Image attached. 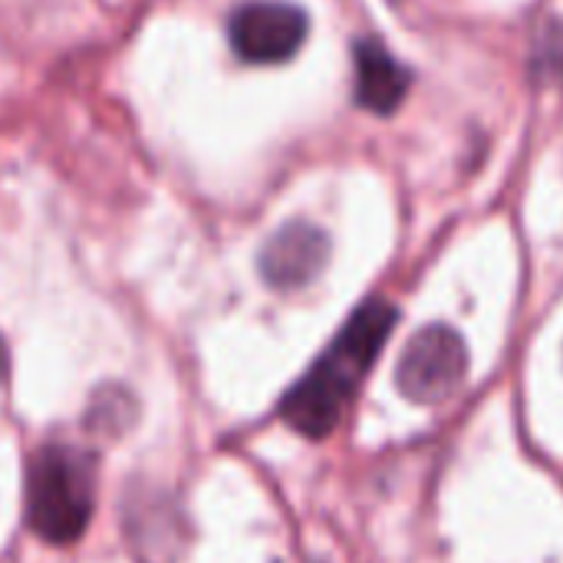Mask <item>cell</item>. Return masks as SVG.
<instances>
[{
	"label": "cell",
	"mask_w": 563,
	"mask_h": 563,
	"mask_svg": "<svg viewBox=\"0 0 563 563\" xmlns=\"http://www.w3.org/2000/svg\"><path fill=\"white\" fill-rule=\"evenodd\" d=\"M399 310L383 300H363L330 346L317 356V363L290 386L280 402V419L303 439H327L343 422L366 376L373 373L383 346L393 336Z\"/></svg>",
	"instance_id": "cell-1"
},
{
	"label": "cell",
	"mask_w": 563,
	"mask_h": 563,
	"mask_svg": "<svg viewBox=\"0 0 563 563\" xmlns=\"http://www.w3.org/2000/svg\"><path fill=\"white\" fill-rule=\"evenodd\" d=\"M96 511V459L76 445H43L26 468V521L49 544H76Z\"/></svg>",
	"instance_id": "cell-2"
},
{
	"label": "cell",
	"mask_w": 563,
	"mask_h": 563,
	"mask_svg": "<svg viewBox=\"0 0 563 563\" xmlns=\"http://www.w3.org/2000/svg\"><path fill=\"white\" fill-rule=\"evenodd\" d=\"M468 376V346L459 330L429 323L409 336L399 363L396 386L412 406H442Z\"/></svg>",
	"instance_id": "cell-3"
},
{
	"label": "cell",
	"mask_w": 563,
	"mask_h": 563,
	"mask_svg": "<svg viewBox=\"0 0 563 563\" xmlns=\"http://www.w3.org/2000/svg\"><path fill=\"white\" fill-rule=\"evenodd\" d=\"M307 13L284 0H251L241 3L228 20L231 49L254 66L287 63L300 53L307 40Z\"/></svg>",
	"instance_id": "cell-4"
},
{
	"label": "cell",
	"mask_w": 563,
	"mask_h": 563,
	"mask_svg": "<svg viewBox=\"0 0 563 563\" xmlns=\"http://www.w3.org/2000/svg\"><path fill=\"white\" fill-rule=\"evenodd\" d=\"M330 257V238L310 221H287L261 247V277L277 290H300L320 277Z\"/></svg>",
	"instance_id": "cell-5"
},
{
	"label": "cell",
	"mask_w": 563,
	"mask_h": 563,
	"mask_svg": "<svg viewBox=\"0 0 563 563\" xmlns=\"http://www.w3.org/2000/svg\"><path fill=\"white\" fill-rule=\"evenodd\" d=\"M353 66H356V102L373 115H393L412 86L409 69L379 43V40H356L353 46Z\"/></svg>",
	"instance_id": "cell-6"
},
{
	"label": "cell",
	"mask_w": 563,
	"mask_h": 563,
	"mask_svg": "<svg viewBox=\"0 0 563 563\" xmlns=\"http://www.w3.org/2000/svg\"><path fill=\"white\" fill-rule=\"evenodd\" d=\"M7 376V346H3V336H0V379Z\"/></svg>",
	"instance_id": "cell-7"
}]
</instances>
